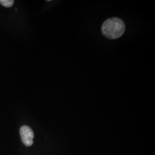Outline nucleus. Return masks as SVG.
<instances>
[{"mask_svg": "<svg viewBox=\"0 0 155 155\" xmlns=\"http://www.w3.org/2000/svg\"><path fill=\"white\" fill-rule=\"evenodd\" d=\"M13 0H0V4L6 8H10L14 4Z\"/></svg>", "mask_w": 155, "mask_h": 155, "instance_id": "3", "label": "nucleus"}, {"mask_svg": "<svg viewBox=\"0 0 155 155\" xmlns=\"http://www.w3.org/2000/svg\"><path fill=\"white\" fill-rule=\"evenodd\" d=\"M125 30V23L120 18L112 17L106 20L102 26V32L106 37L116 39L121 37Z\"/></svg>", "mask_w": 155, "mask_h": 155, "instance_id": "1", "label": "nucleus"}, {"mask_svg": "<svg viewBox=\"0 0 155 155\" xmlns=\"http://www.w3.org/2000/svg\"><path fill=\"white\" fill-rule=\"evenodd\" d=\"M20 133L23 144L27 147L32 145L34 133L32 129L28 126H22L20 127Z\"/></svg>", "mask_w": 155, "mask_h": 155, "instance_id": "2", "label": "nucleus"}]
</instances>
